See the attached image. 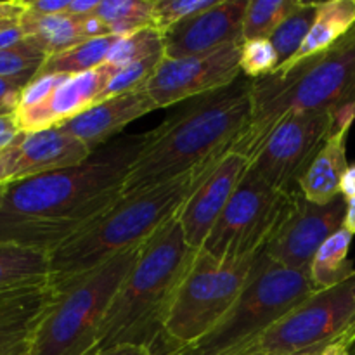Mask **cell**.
<instances>
[{
	"label": "cell",
	"mask_w": 355,
	"mask_h": 355,
	"mask_svg": "<svg viewBox=\"0 0 355 355\" xmlns=\"http://www.w3.org/2000/svg\"><path fill=\"white\" fill-rule=\"evenodd\" d=\"M23 38L24 33L19 26V21H14V23L7 24V26L0 28V51L17 44V42H21Z\"/></svg>",
	"instance_id": "f35d334b"
},
{
	"label": "cell",
	"mask_w": 355,
	"mask_h": 355,
	"mask_svg": "<svg viewBox=\"0 0 355 355\" xmlns=\"http://www.w3.org/2000/svg\"><path fill=\"white\" fill-rule=\"evenodd\" d=\"M343 227L349 232H352V234H355V198L354 200L347 201V215L345 222H343Z\"/></svg>",
	"instance_id": "ee69618b"
},
{
	"label": "cell",
	"mask_w": 355,
	"mask_h": 355,
	"mask_svg": "<svg viewBox=\"0 0 355 355\" xmlns=\"http://www.w3.org/2000/svg\"><path fill=\"white\" fill-rule=\"evenodd\" d=\"M118 69L120 68L104 62L90 71L64 76L44 103L26 110H17L14 113L17 127L21 132L47 130L78 116L80 113L99 103L104 89Z\"/></svg>",
	"instance_id": "e0dca14e"
},
{
	"label": "cell",
	"mask_w": 355,
	"mask_h": 355,
	"mask_svg": "<svg viewBox=\"0 0 355 355\" xmlns=\"http://www.w3.org/2000/svg\"><path fill=\"white\" fill-rule=\"evenodd\" d=\"M355 120V110L343 113L293 111L274 127L250 162L248 170L274 189L293 193L329 135L345 121Z\"/></svg>",
	"instance_id": "30bf717a"
},
{
	"label": "cell",
	"mask_w": 355,
	"mask_h": 355,
	"mask_svg": "<svg viewBox=\"0 0 355 355\" xmlns=\"http://www.w3.org/2000/svg\"><path fill=\"white\" fill-rule=\"evenodd\" d=\"M148 134L113 139L69 168L0 182V245L47 252L68 241L121 196Z\"/></svg>",
	"instance_id": "6da1fadb"
},
{
	"label": "cell",
	"mask_w": 355,
	"mask_h": 355,
	"mask_svg": "<svg viewBox=\"0 0 355 355\" xmlns=\"http://www.w3.org/2000/svg\"><path fill=\"white\" fill-rule=\"evenodd\" d=\"M51 284V255L16 245H0V302Z\"/></svg>",
	"instance_id": "44dd1931"
},
{
	"label": "cell",
	"mask_w": 355,
	"mask_h": 355,
	"mask_svg": "<svg viewBox=\"0 0 355 355\" xmlns=\"http://www.w3.org/2000/svg\"><path fill=\"white\" fill-rule=\"evenodd\" d=\"M217 0H155L153 28L159 33H166L180 21L211 7Z\"/></svg>",
	"instance_id": "d6a6232c"
},
{
	"label": "cell",
	"mask_w": 355,
	"mask_h": 355,
	"mask_svg": "<svg viewBox=\"0 0 355 355\" xmlns=\"http://www.w3.org/2000/svg\"><path fill=\"white\" fill-rule=\"evenodd\" d=\"M24 12H26V3L23 0L0 2V21H19Z\"/></svg>",
	"instance_id": "60d3db41"
},
{
	"label": "cell",
	"mask_w": 355,
	"mask_h": 355,
	"mask_svg": "<svg viewBox=\"0 0 355 355\" xmlns=\"http://www.w3.org/2000/svg\"><path fill=\"white\" fill-rule=\"evenodd\" d=\"M97 355H153L151 350L144 349V347H135V345H121L114 347V349L104 350Z\"/></svg>",
	"instance_id": "7bdbcfd3"
},
{
	"label": "cell",
	"mask_w": 355,
	"mask_h": 355,
	"mask_svg": "<svg viewBox=\"0 0 355 355\" xmlns=\"http://www.w3.org/2000/svg\"><path fill=\"white\" fill-rule=\"evenodd\" d=\"M49 55L28 38L0 51V76L30 83L40 73Z\"/></svg>",
	"instance_id": "f1b7e54d"
},
{
	"label": "cell",
	"mask_w": 355,
	"mask_h": 355,
	"mask_svg": "<svg viewBox=\"0 0 355 355\" xmlns=\"http://www.w3.org/2000/svg\"><path fill=\"white\" fill-rule=\"evenodd\" d=\"M355 24V0H328L319 2L318 16L305 38L304 45L291 61L281 66L277 71H284L300 62L331 47L333 44L345 37Z\"/></svg>",
	"instance_id": "7402d4cb"
},
{
	"label": "cell",
	"mask_w": 355,
	"mask_h": 355,
	"mask_svg": "<svg viewBox=\"0 0 355 355\" xmlns=\"http://www.w3.org/2000/svg\"><path fill=\"white\" fill-rule=\"evenodd\" d=\"M355 110V24L336 44L274 75L252 80V118L229 151L252 162L270 132L293 111Z\"/></svg>",
	"instance_id": "277c9868"
},
{
	"label": "cell",
	"mask_w": 355,
	"mask_h": 355,
	"mask_svg": "<svg viewBox=\"0 0 355 355\" xmlns=\"http://www.w3.org/2000/svg\"><path fill=\"white\" fill-rule=\"evenodd\" d=\"M243 355H266V354H243Z\"/></svg>",
	"instance_id": "c3c4849f"
},
{
	"label": "cell",
	"mask_w": 355,
	"mask_h": 355,
	"mask_svg": "<svg viewBox=\"0 0 355 355\" xmlns=\"http://www.w3.org/2000/svg\"><path fill=\"white\" fill-rule=\"evenodd\" d=\"M345 215L347 201L342 194L329 203L318 205L295 191L290 210L263 253L284 269L309 272L322 243L343 227Z\"/></svg>",
	"instance_id": "7c38bea8"
},
{
	"label": "cell",
	"mask_w": 355,
	"mask_h": 355,
	"mask_svg": "<svg viewBox=\"0 0 355 355\" xmlns=\"http://www.w3.org/2000/svg\"><path fill=\"white\" fill-rule=\"evenodd\" d=\"M352 123L354 121H345L329 135L314 162L298 180V191L305 200L326 205L340 196L343 175L350 166L347 162V137Z\"/></svg>",
	"instance_id": "d6986e66"
},
{
	"label": "cell",
	"mask_w": 355,
	"mask_h": 355,
	"mask_svg": "<svg viewBox=\"0 0 355 355\" xmlns=\"http://www.w3.org/2000/svg\"><path fill=\"white\" fill-rule=\"evenodd\" d=\"M175 355H179V354H175Z\"/></svg>",
	"instance_id": "681fc988"
},
{
	"label": "cell",
	"mask_w": 355,
	"mask_h": 355,
	"mask_svg": "<svg viewBox=\"0 0 355 355\" xmlns=\"http://www.w3.org/2000/svg\"><path fill=\"white\" fill-rule=\"evenodd\" d=\"M155 0H101L96 10L114 37H130L153 26Z\"/></svg>",
	"instance_id": "484cf974"
},
{
	"label": "cell",
	"mask_w": 355,
	"mask_h": 355,
	"mask_svg": "<svg viewBox=\"0 0 355 355\" xmlns=\"http://www.w3.org/2000/svg\"><path fill=\"white\" fill-rule=\"evenodd\" d=\"M30 343H31V340L28 343H24V345L17 347V349L14 350L10 355H30Z\"/></svg>",
	"instance_id": "f6af8a7d"
},
{
	"label": "cell",
	"mask_w": 355,
	"mask_h": 355,
	"mask_svg": "<svg viewBox=\"0 0 355 355\" xmlns=\"http://www.w3.org/2000/svg\"><path fill=\"white\" fill-rule=\"evenodd\" d=\"M340 194L345 198V201L354 200L355 198V165L349 166L342 180V187H340Z\"/></svg>",
	"instance_id": "b9f144b4"
},
{
	"label": "cell",
	"mask_w": 355,
	"mask_h": 355,
	"mask_svg": "<svg viewBox=\"0 0 355 355\" xmlns=\"http://www.w3.org/2000/svg\"><path fill=\"white\" fill-rule=\"evenodd\" d=\"M198 250L187 245L179 220L172 218L141 248L134 267L118 288L97 335L96 352L121 345L144 347L166 355L165 321L173 297Z\"/></svg>",
	"instance_id": "3957f363"
},
{
	"label": "cell",
	"mask_w": 355,
	"mask_h": 355,
	"mask_svg": "<svg viewBox=\"0 0 355 355\" xmlns=\"http://www.w3.org/2000/svg\"><path fill=\"white\" fill-rule=\"evenodd\" d=\"M241 73L246 78L259 80L263 76L274 75L279 69V58L267 38L259 40H245L241 44V58H239Z\"/></svg>",
	"instance_id": "1f68e13d"
},
{
	"label": "cell",
	"mask_w": 355,
	"mask_h": 355,
	"mask_svg": "<svg viewBox=\"0 0 355 355\" xmlns=\"http://www.w3.org/2000/svg\"><path fill=\"white\" fill-rule=\"evenodd\" d=\"M318 7L319 2H302L300 0L295 12L290 14L269 38L279 58V68L291 61L300 51L318 16Z\"/></svg>",
	"instance_id": "4316f807"
},
{
	"label": "cell",
	"mask_w": 355,
	"mask_h": 355,
	"mask_svg": "<svg viewBox=\"0 0 355 355\" xmlns=\"http://www.w3.org/2000/svg\"><path fill=\"white\" fill-rule=\"evenodd\" d=\"M54 298V286L45 284L0 302V355H10L33 338Z\"/></svg>",
	"instance_id": "ffe728a7"
},
{
	"label": "cell",
	"mask_w": 355,
	"mask_h": 355,
	"mask_svg": "<svg viewBox=\"0 0 355 355\" xmlns=\"http://www.w3.org/2000/svg\"><path fill=\"white\" fill-rule=\"evenodd\" d=\"M314 293L309 272L284 269L262 252L227 315L179 355L246 354L274 324Z\"/></svg>",
	"instance_id": "52a82bcc"
},
{
	"label": "cell",
	"mask_w": 355,
	"mask_h": 355,
	"mask_svg": "<svg viewBox=\"0 0 355 355\" xmlns=\"http://www.w3.org/2000/svg\"><path fill=\"white\" fill-rule=\"evenodd\" d=\"M80 30H82V35L85 40L111 37L110 26L99 16H96V12L87 17H80Z\"/></svg>",
	"instance_id": "8d00e7d4"
},
{
	"label": "cell",
	"mask_w": 355,
	"mask_h": 355,
	"mask_svg": "<svg viewBox=\"0 0 355 355\" xmlns=\"http://www.w3.org/2000/svg\"><path fill=\"white\" fill-rule=\"evenodd\" d=\"M26 85L28 83L21 82V80L0 76V116L16 113L17 106H19L21 92Z\"/></svg>",
	"instance_id": "836d02e7"
},
{
	"label": "cell",
	"mask_w": 355,
	"mask_h": 355,
	"mask_svg": "<svg viewBox=\"0 0 355 355\" xmlns=\"http://www.w3.org/2000/svg\"><path fill=\"white\" fill-rule=\"evenodd\" d=\"M200 170L121 196L51 253V284L61 286L128 250L141 248L177 217Z\"/></svg>",
	"instance_id": "5b68a950"
},
{
	"label": "cell",
	"mask_w": 355,
	"mask_h": 355,
	"mask_svg": "<svg viewBox=\"0 0 355 355\" xmlns=\"http://www.w3.org/2000/svg\"><path fill=\"white\" fill-rule=\"evenodd\" d=\"M163 58H165V52H159V54H153L149 58L141 59V61L132 62V64L118 69L113 78L110 80L106 89H104L101 101L146 87V83L155 75L156 68L163 61Z\"/></svg>",
	"instance_id": "4dcf8cb0"
},
{
	"label": "cell",
	"mask_w": 355,
	"mask_h": 355,
	"mask_svg": "<svg viewBox=\"0 0 355 355\" xmlns=\"http://www.w3.org/2000/svg\"><path fill=\"white\" fill-rule=\"evenodd\" d=\"M99 3L101 0H71L66 14L71 17H76V19H80V17H87L90 16V14L96 12Z\"/></svg>",
	"instance_id": "ab89813d"
},
{
	"label": "cell",
	"mask_w": 355,
	"mask_h": 355,
	"mask_svg": "<svg viewBox=\"0 0 355 355\" xmlns=\"http://www.w3.org/2000/svg\"><path fill=\"white\" fill-rule=\"evenodd\" d=\"M293 193L274 189L246 170L201 250L227 262L260 255L290 210Z\"/></svg>",
	"instance_id": "9c48e42d"
},
{
	"label": "cell",
	"mask_w": 355,
	"mask_h": 355,
	"mask_svg": "<svg viewBox=\"0 0 355 355\" xmlns=\"http://www.w3.org/2000/svg\"><path fill=\"white\" fill-rule=\"evenodd\" d=\"M355 349V324L350 326L343 335L329 342L318 355H352Z\"/></svg>",
	"instance_id": "e575fe53"
},
{
	"label": "cell",
	"mask_w": 355,
	"mask_h": 355,
	"mask_svg": "<svg viewBox=\"0 0 355 355\" xmlns=\"http://www.w3.org/2000/svg\"><path fill=\"white\" fill-rule=\"evenodd\" d=\"M300 0H250L243 21V42L272 37Z\"/></svg>",
	"instance_id": "83f0119b"
},
{
	"label": "cell",
	"mask_w": 355,
	"mask_h": 355,
	"mask_svg": "<svg viewBox=\"0 0 355 355\" xmlns=\"http://www.w3.org/2000/svg\"><path fill=\"white\" fill-rule=\"evenodd\" d=\"M19 26L24 38L33 42L49 58L85 42L80 30V19L68 14L42 16L26 9V12L21 16Z\"/></svg>",
	"instance_id": "603a6c76"
},
{
	"label": "cell",
	"mask_w": 355,
	"mask_h": 355,
	"mask_svg": "<svg viewBox=\"0 0 355 355\" xmlns=\"http://www.w3.org/2000/svg\"><path fill=\"white\" fill-rule=\"evenodd\" d=\"M92 151L61 127L21 132L0 153V182L28 179L54 170L69 168L90 158Z\"/></svg>",
	"instance_id": "9a60e30c"
},
{
	"label": "cell",
	"mask_w": 355,
	"mask_h": 355,
	"mask_svg": "<svg viewBox=\"0 0 355 355\" xmlns=\"http://www.w3.org/2000/svg\"><path fill=\"white\" fill-rule=\"evenodd\" d=\"M250 118V78L193 99L186 110L148 132V142L125 179L123 196L211 165L232 148Z\"/></svg>",
	"instance_id": "7a4b0ae2"
},
{
	"label": "cell",
	"mask_w": 355,
	"mask_h": 355,
	"mask_svg": "<svg viewBox=\"0 0 355 355\" xmlns=\"http://www.w3.org/2000/svg\"><path fill=\"white\" fill-rule=\"evenodd\" d=\"M326 347V345H324ZM324 347H321V349H311V350H305V352H300V354H293V355H318L319 352H321Z\"/></svg>",
	"instance_id": "bcb514c9"
},
{
	"label": "cell",
	"mask_w": 355,
	"mask_h": 355,
	"mask_svg": "<svg viewBox=\"0 0 355 355\" xmlns=\"http://www.w3.org/2000/svg\"><path fill=\"white\" fill-rule=\"evenodd\" d=\"M141 248L120 253L96 269L54 286L55 298L31 338L30 355H94L111 302Z\"/></svg>",
	"instance_id": "8992f818"
},
{
	"label": "cell",
	"mask_w": 355,
	"mask_h": 355,
	"mask_svg": "<svg viewBox=\"0 0 355 355\" xmlns=\"http://www.w3.org/2000/svg\"><path fill=\"white\" fill-rule=\"evenodd\" d=\"M257 257L227 262L198 250L166 315V355L200 342L227 315L248 283Z\"/></svg>",
	"instance_id": "ba28073f"
},
{
	"label": "cell",
	"mask_w": 355,
	"mask_h": 355,
	"mask_svg": "<svg viewBox=\"0 0 355 355\" xmlns=\"http://www.w3.org/2000/svg\"><path fill=\"white\" fill-rule=\"evenodd\" d=\"M10 23H14V21H0V28L7 26V24H10Z\"/></svg>",
	"instance_id": "7dc6e473"
},
{
	"label": "cell",
	"mask_w": 355,
	"mask_h": 355,
	"mask_svg": "<svg viewBox=\"0 0 355 355\" xmlns=\"http://www.w3.org/2000/svg\"><path fill=\"white\" fill-rule=\"evenodd\" d=\"M21 134L19 127L16 123L14 114H6L0 116V153L14 142V139Z\"/></svg>",
	"instance_id": "74e56055"
},
{
	"label": "cell",
	"mask_w": 355,
	"mask_h": 355,
	"mask_svg": "<svg viewBox=\"0 0 355 355\" xmlns=\"http://www.w3.org/2000/svg\"><path fill=\"white\" fill-rule=\"evenodd\" d=\"M241 44L225 45L214 52L189 58H163L146 90L156 107L173 106L187 99L214 94L232 85L241 75Z\"/></svg>",
	"instance_id": "4fadbf2b"
},
{
	"label": "cell",
	"mask_w": 355,
	"mask_h": 355,
	"mask_svg": "<svg viewBox=\"0 0 355 355\" xmlns=\"http://www.w3.org/2000/svg\"><path fill=\"white\" fill-rule=\"evenodd\" d=\"M156 110L158 107L155 101L151 99L146 87H142L132 92L99 101L59 127L94 153L96 149L110 144L114 135L120 134L128 123Z\"/></svg>",
	"instance_id": "ac0fdd59"
},
{
	"label": "cell",
	"mask_w": 355,
	"mask_h": 355,
	"mask_svg": "<svg viewBox=\"0 0 355 355\" xmlns=\"http://www.w3.org/2000/svg\"><path fill=\"white\" fill-rule=\"evenodd\" d=\"M352 232L345 227L338 229L333 236H329L321 248L315 253L311 263V283L315 291L328 290L349 279L355 272L352 260L349 259V250L352 245Z\"/></svg>",
	"instance_id": "cb8c5ba5"
},
{
	"label": "cell",
	"mask_w": 355,
	"mask_h": 355,
	"mask_svg": "<svg viewBox=\"0 0 355 355\" xmlns=\"http://www.w3.org/2000/svg\"><path fill=\"white\" fill-rule=\"evenodd\" d=\"M118 38L120 37H114V35L92 38V40H85L82 44L75 45V47L68 49V51L51 55V58H47L45 64L42 66L38 75L71 76L99 68L101 64L106 62L107 54L114 47Z\"/></svg>",
	"instance_id": "d4e9b609"
},
{
	"label": "cell",
	"mask_w": 355,
	"mask_h": 355,
	"mask_svg": "<svg viewBox=\"0 0 355 355\" xmlns=\"http://www.w3.org/2000/svg\"><path fill=\"white\" fill-rule=\"evenodd\" d=\"M250 0H217L211 7L180 21L163 33L165 58L201 55L243 44V21Z\"/></svg>",
	"instance_id": "2e32d148"
},
{
	"label": "cell",
	"mask_w": 355,
	"mask_h": 355,
	"mask_svg": "<svg viewBox=\"0 0 355 355\" xmlns=\"http://www.w3.org/2000/svg\"><path fill=\"white\" fill-rule=\"evenodd\" d=\"M26 9L42 16H58V14H66L71 0H30L26 2Z\"/></svg>",
	"instance_id": "d590c367"
},
{
	"label": "cell",
	"mask_w": 355,
	"mask_h": 355,
	"mask_svg": "<svg viewBox=\"0 0 355 355\" xmlns=\"http://www.w3.org/2000/svg\"><path fill=\"white\" fill-rule=\"evenodd\" d=\"M159 52H165L163 51V35L151 26L137 31L130 37L118 38L114 47L107 54L106 62L116 66V68H125L132 62H137L153 54H159Z\"/></svg>",
	"instance_id": "f546056e"
},
{
	"label": "cell",
	"mask_w": 355,
	"mask_h": 355,
	"mask_svg": "<svg viewBox=\"0 0 355 355\" xmlns=\"http://www.w3.org/2000/svg\"><path fill=\"white\" fill-rule=\"evenodd\" d=\"M248 166L250 159L246 156L227 151L217 162L198 172L193 189L177 214V220L191 248H203Z\"/></svg>",
	"instance_id": "5bb4252c"
},
{
	"label": "cell",
	"mask_w": 355,
	"mask_h": 355,
	"mask_svg": "<svg viewBox=\"0 0 355 355\" xmlns=\"http://www.w3.org/2000/svg\"><path fill=\"white\" fill-rule=\"evenodd\" d=\"M355 324V272L343 283L315 291L274 324L246 354L293 355L321 349Z\"/></svg>",
	"instance_id": "8fae6325"
}]
</instances>
